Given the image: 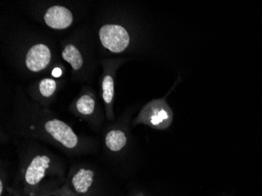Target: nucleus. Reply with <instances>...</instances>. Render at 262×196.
<instances>
[{"label":"nucleus","instance_id":"7ed1b4c3","mask_svg":"<svg viewBox=\"0 0 262 196\" xmlns=\"http://www.w3.org/2000/svg\"><path fill=\"white\" fill-rule=\"evenodd\" d=\"M148 105L144 111V121L145 124H149L152 127L163 129L170 124L171 118V112L170 108L164 103H158ZM143 113V112H142Z\"/></svg>","mask_w":262,"mask_h":196},{"label":"nucleus","instance_id":"4468645a","mask_svg":"<svg viewBox=\"0 0 262 196\" xmlns=\"http://www.w3.org/2000/svg\"><path fill=\"white\" fill-rule=\"evenodd\" d=\"M3 191H4V188H3V182L1 181L0 182V194H3Z\"/></svg>","mask_w":262,"mask_h":196},{"label":"nucleus","instance_id":"f257e3e1","mask_svg":"<svg viewBox=\"0 0 262 196\" xmlns=\"http://www.w3.org/2000/svg\"><path fill=\"white\" fill-rule=\"evenodd\" d=\"M99 36L103 46L113 53L122 52L129 45V35L122 26L106 24L100 29Z\"/></svg>","mask_w":262,"mask_h":196},{"label":"nucleus","instance_id":"9d476101","mask_svg":"<svg viewBox=\"0 0 262 196\" xmlns=\"http://www.w3.org/2000/svg\"><path fill=\"white\" fill-rule=\"evenodd\" d=\"M95 102L91 96L88 95L81 96L76 103L77 110L82 115H91L94 110Z\"/></svg>","mask_w":262,"mask_h":196},{"label":"nucleus","instance_id":"f03ea898","mask_svg":"<svg viewBox=\"0 0 262 196\" xmlns=\"http://www.w3.org/2000/svg\"><path fill=\"white\" fill-rule=\"evenodd\" d=\"M47 132L58 142L68 149H74L78 144V137L73 129L58 119H53L46 122Z\"/></svg>","mask_w":262,"mask_h":196},{"label":"nucleus","instance_id":"1a4fd4ad","mask_svg":"<svg viewBox=\"0 0 262 196\" xmlns=\"http://www.w3.org/2000/svg\"><path fill=\"white\" fill-rule=\"evenodd\" d=\"M62 57L64 61L72 65L73 69L79 70L82 67V58L79 50L73 45H68L62 52Z\"/></svg>","mask_w":262,"mask_h":196},{"label":"nucleus","instance_id":"423d86ee","mask_svg":"<svg viewBox=\"0 0 262 196\" xmlns=\"http://www.w3.org/2000/svg\"><path fill=\"white\" fill-rule=\"evenodd\" d=\"M51 159L47 156H35L26 169L25 179L31 186L39 184L45 177L46 170L49 168Z\"/></svg>","mask_w":262,"mask_h":196},{"label":"nucleus","instance_id":"39448f33","mask_svg":"<svg viewBox=\"0 0 262 196\" xmlns=\"http://www.w3.org/2000/svg\"><path fill=\"white\" fill-rule=\"evenodd\" d=\"M51 59V51L46 45L32 46L26 55V65L32 71H39L49 64Z\"/></svg>","mask_w":262,"mask_h":196},{"label":"nucleus","instance_id":"9b49d317","mask_svg":"<svg viewBox=\"0 0 262 196\" xmlns=\"http://www.w3.org/2000/svg\"><path fill=\"white\" fill-rule=\"evenodd\" d=\"M103 99L105 103L110 104L114 96V83L110 76H106L102 83Z\"/></svg>","mask_w":262,"mask_h":196},{"label":"nucleus","instance_id":"20e7f679","mask_svg":"<svg viewBox=\"0 0 262 196\" xmlns=\"http://www.w3.org/2000/svg\"><path fill=\"white\" fill-rule=\"evenodd\" d=\"M46 24L54 29H64L73 23V14L69 9L54 6L48 9L44 15Z\"/></svg>","mask_w":262,"mask_h":196},{"label":"nucleus","instance_id":"ddd939ff","mask_svg":"<svg viewBox=\"0 0 262 196\" xmlns=\"http://www.w3.org/2000/svg\"><path fill=\"white\" fill-rule=\"evenodd\" d=\"M62 74V71H61V68H56L53 70L52 75L54 77H60Z\"/></svg>","mask_w":262,"mask_h":196},{"label":"nucleus","instance_id":"6e6552de","mask_svg":"<svg viewBox=\"0 0 262 196\" xmlns=\"http://www.w3.org/2000/svg\"><path fill=\"white\" fill-rule=\"evenodd\" d=\"M106 145L113 152L121 150L126 143L125 134L120 130H112L105 138Z\"/></svg>","mask_w":262,"mask_h":196},{"label":"nucleus","instance_id":"0eeeda50","mask_svg":"<svg viewBox=\"0 0 262 196\" xmlns=\"http://www.w3.org/2000/svg\"><path fill=\"white\" fill-rule=\"evenodd\" d=\"M94 172L91 169H79L72 180V183L76 192L79 194L88 192L94 181Z\"/></svg>","mask_w":262,"mask_h":196},{"label":"nucleus","instance_id":"f8f14e48","mask_svg":"<svg viewBox=\"0 0 262 196\" xmlns=\"http://www.w3.org/2000/svg\"><path fill=\"white\" fill-rule=\"evenodd\" d=\"M56 90V82L52 79H44L39 83V91L44 96H51Z\"/></svg>","mask_w":262,"mask_h":196}]
</instances>
